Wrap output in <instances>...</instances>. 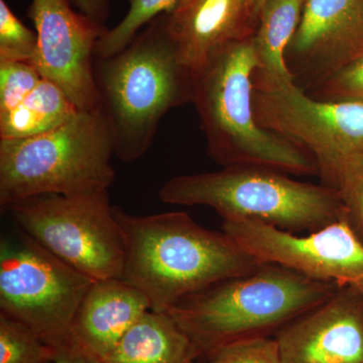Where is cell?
Returning a JSON list of instances; mask_svg holds the SVG:
<instances>
[{
  "mask_svg": "<svg viewBox=\"0 0 363 363\" xmlns=\"http://www.w3.org/2000/svg\"><path fill=\"white\" fill-rule=\"evenodd\" d=\"M114 214L125 240L121 279L145 294L152 311L168 312L182 298L262 264L186 212L133 215L114 206Z\"/></svg>",
  "mask_w": 363,
  "mask_h": 363,
  "instance_id": "obj_1",
  "label": "cell"
},
{
  "mask_svg": "<svg viewBox=\"0 0 363 363\" xmlns=\"http://www.w3.org/2000/svg\"><path fill=\"white\" fill-rule=\"evenodd\" d=\"M94 74L114 156L123 162L145 156L164 116L192 101L193 73L169 35L168 13L150 21L123 51L96 59Z\"/></svg>",
  "mask_w": 363,
  "mask_h": 363,
  "instance_id": "obj_2",
  "label": "cell"
},
{
  "mask_svg": "<svg viewBox=\"0 0 363 363\" xmlns=\"http://www.w3.org/2000/svg\"><path fill=\"white\" fill-rule=\"evenodd\" d=\"M339 286L262 262L250 274L182 298L167 313L205 357L226 344L278 333L328 300Z\"/></svg>",
  "mask_w": 363,
  "mask_h": 363,
  "instance_id": "obj_3",
  "label": "cell"
},
{
  "mask_svg": "<svg viewBox=\"0 0 363 363\" xmlns=\"http://www.w3.org/2000/svg\"><path fill=\"white\" fill-rule=\"evenodd\" d=\"M257 68L250 39L227 45L193 74L191 104L199 116L208 155L223 167L319 175L309 152L257 123L252 104V78Z\"/></svg>",
  "mask_w": 363,
  "mask_h": 363,
  "instance_id": "obj_4",
  "label": "cell"
},
{
  "mask_svg": "<svg viewBox=\"0 0 363 363\" xmlns=\"http://www.w3.org/2000/svg\"><path fill=\"white\" fill-rule=\"evenodd\" d=\"M159 196L166 204L212 208L223 221L262 222L292 233H312L344 218L342 200L333 189L259 167L173 177Z\"/></svg>",
  "mask_w": 363,
  "mask_h": 363,
  "instance_id": "obj_5",
  "label": "cell"
},
{
  "mask_svg": "<svg viewBox=\"0 0 363 363\" xmlns=\"http://www.w3.org/2000/svg\"><path fill=\"white\" fill-rule=\"evenodd\" d=\"M112 156L111 128L100 108L78 111L42 135L0 140V205L108 191L116 179Z\"/></svg>",
  "mask_w": 363,
  "mask_h": 363,
  "instance_id": "obj_6",
  "label": "cell"
},
{
  "mask_svg": "<svg viewBox=\"0 0 363 363\" xmlns=\"http://www.w3.org/2000/svg\"><path fill=\"white\" fill-rule=\"evenodd\" d=\"M252 104L262 128L309 152L321 184L340 198L363 173V104L323 101L294 81H277L255 73Z\"/></svg>",
  "mask_w": 363,
  "mask_h": 363,
  "instance_id": "obj_7",
  "label": "cell"
},
{
  "mask_svg": "<svg viewBox=\"0 0 363 363\" xmlns=\"http://www.w3.org/2000/svg\"><path fill=\"white\" fill-rule=\"evenodd\" d=\"M6 210L21 231L93 281L123 277L125 240L108 191L33 196Z\"/></svg>",
  "mask_w": 363,
  "mask_h": 363,
  "instance_id": "obj_8",
  "label": "cell"
},
{
  "mask_svg": "<svg viewBox=\"0 0 363 363\" xmlns=\"http://www.w3.org/2000/svg\"><path fill=\"white\" fill-rule=\"evenodd\" d=\"M95 281L21 230L0 243V313L58 350Z\"/></svg>",
  "mask_w": 363,
  "mask_h": 363,
  "instance_id": "obj_9",
  "label": "cell"
},
{
  "mask_svg": "<svg viewBox=\"0 0 363 363\" xmlns=\"http://www.w3.org/2000/svg\"><path fill=\"white\" fill-rule=\"evenodd\" d=\"M222 230L259 262L353 286L363 294V243L344 218L306 235L250 220H224Z\"/></svg>",
  "mask_w": 363,
  "mask_h": 363,
  "instance_id": "obj_10",
  "label": "cell"
},
{
  "mask_svg": "<svg viewBox=\"0 0 363 363\" xmlns=\"http://www.w3.org/2000/svg\"><path fill=\"white\" fill-rule=\"evenodd\" d=\"M28 16L38 35L33 65L59 86L79 111L100 108L95 49L104 25L76 11L71 0H32Z\"/></svg>",
  "mask_w": 363,
  "mask_h": 363,
  "instance_id": "obj_11",
  "label": "cell"
},
{
  "mask_svg": "<svg viewBox=\"0 0 363 363\" xmlns=\"http://www.w3.org/2000/svg\"><path fill=\"white\" fill-rule=\"evenodd\" d=\"M363 57V0H305L285 54L295 84L306 91Z\"/></svg>",
  "mask_w": 363,
  "mask_h": 363,
  "instance_id": "obj_12",
  "label": "cell"
},
{
  "mask_svg": "<svg viewBox=\"0 0 363 363\" xmlns=\"http://www.w3.org/2000/svg\"><path fill=\"white\" fill-rule=\"evenodd\" d=\"M283 363H363V294L339 286L276 334Z\"/></svg>",
  "mask_w": 363,
  "mask_h": 363,
  "instance_id": "obj_13",
  "label": "cell"
},
{
  "mask_svg": "<svg viewBox=\"0 0 363 363\" xmlns=\"http://www.w3.org/2000/svg\"><path fill=\"white\" fill-rule=\"evenodd\" d=\"M259 0H184L168 13V28L179 56L193 74L227 45L252 39Z\"/></svg>",
  "mask_w": 363,
  "mask_h": 363,
  "instance_id": "obj_14",
  "label": "cell"
},
{
  "mask_svg": "<svg viewBox=\"0 0 363 363\" xmlns=\"http://www.w3.org/2000/svg\"><path fill=\"white\" fill-rule=\"evenodd\" d=\"M150 310L145 294L124 279L95 281L76 313L67 342L104 359Z\"/></svg>",
  "mask_w": 363,
  "mask_h": 363,
  "instance_id": "obj_15",
  "label": "cell"
},
{
  "mask_svg": "<svg viewBox=\"0 0 363 363\" xmlns=\"http://www.w3.org/2000/svg\"><path fill=\"white\" fill-rule=\"evenodd\" d=\"M200 355L168 313L150 310L104 358V363H192Z\"/></svg>",
  "mask_w": 363,
  "mask_h": 363,
  "instance_id": "obj_16",
  "label": "cell"
},
{
  "mask_svg": "<svg viewBox=\"0 0 363 363\" xmlns=\"http://www.w3.org/2000/svg\"><path fill=\"white\" fill-rule=\"evenodd\" d=\"M305 0H267L252 38L259 68L255 73L277 81H294L285 54L302 18Z\"/></svg>",
  "mask_w": 363,
  "mask_h": 363,
  "instance_id": "obj_17",
  "label": "cell"
},
{
  "mask_svg": "<svg viewBox=\"0 0 363 363\" xmlns=\"http://www.w3.org/2000/svg\"><path fill=\"white\" fill-rule=\"evenodd\" d=\"M78 111L59 86L43 78L21 104L0 114V140L42 135L61 125Z\"/></svg>",
  "mask_w": 363,
  "mask_h": 363,
  "instance_id": "obj_18",
  "label": "cell"
},
{
  "mask_svg": "<svg viewBox=\"0 0 363 363\" xmlns=\"http://www.w3.org/2000/svg\"><path fill=\"white\" fill-rule=\"evenodd\" d=\"M184 0H128L130 9L116 26L106 28L95 49V58L106 59L123 51L150 21L171 13Z\"/></svg>",
  "mask_w": 363,
  "mask_h": 363,
  "instance_id": "obj_19",
  "label": "cell"
},
{
  "mask_svg": "<svg viewBox=\"0 0 363 363\" xmlns=\"http://www.w3.org/2000/svg\"><path fill=\"white\" fill-rule=\"evenodd\" d=\"M56 352L32 329L0 313V363H54Z\"/></svg>",
  "mask_w": 363,
  "mask_h": 363,
  "instance_id": "obj_20",
  "label": "cell"
},
{
  "mask_svg": "<svg viewBox=\"0 0 363 363\" xmlns=\"http://www.w3.org/2000/svg\"><path fill=\"white\" fill-rule=\"evenodd\" d=\"M38 35L18 20L6 0H0V63H33Z\"/></svg>",
  "mask_w": 363,
  "mask_h": 363,
  "instance_id": "obj_21",
  "label": "cell"
},
{
  "mask_svg": "<svg viewBox=\"0 0 363 363\" xmlns=\"http://www.w3.org/2000/svg\"><path fill=\"white\" fill-rule=\"evenodd\" d=\"M206 363H283L276 338L245 339L226 344L205 355Z\"/></svg>",
  "mask_w": 363,
  "mask_h": 363,
  "instance_id": "obj_22",
  "label": "cell"
},
{
  "mask_svg": "<svg viewBox=\"0 0 363 363\" xmlns=\"http://www.w3.org/2000/svg\"><path fill=\"white\" fill-rule=\"evenodd\" d=\"M42 79L33 64L0 63V114L21 104Z\"/></svg>",
  "mask_w": 363,
  "mask_h": 363,
  "instance_id": "obj_23",
  "label": "cell"
},
{
  "mask_svg": "<svg viewBox=\"0 0 363 363\" xmlns=\"http://www.w3.org/2000/svg\"><path fill=\"white\" fill-rule=\"evenodd\" d=\"M305 92L323 101L363 104V57Z\"/></svg>",
  "mask_w": 363,
  "mask_h": 363,
  "instance_id": "obj_24",
  "label": "cell"
},
{
  "mask_svg": "<svg viewBox=\"0 0 363 363\" xmlns=\"http://www.w3.org/2000/svg\"><path fill=\"white\" fill-rule=\"evenodd\" d=\"M341 200L344 204V219L363 243V173Z\"/></svg>",
  "mask_w": 363,
  "mask_h": 363,
  "instance_id": "obj_25",
  "label": "cell"
},
{
  "mask_svg": "<svg viewBox=\"0 0 363 363\" xmlns=\"http://www.w3.org/2000/svg\"><path fill=\"white\" fill-rule=\"evenodd\" d=\"M56 350L54 363H104L101 358L95 357L69 342H66Z\"/></svg>",
  "mask_w": 363,
  "mask_h": 363,
  "instance_id": "obj_26",
  "label": "cell"
},
{
  "mask_svg": "<svg viewBox=\"0 0 363 363\" xmlns=\"http://www.w3.org/2000/svg\"><path fill=\"white\" fill-rule=\"evenodd\" d=\"M78 11L91 20L104 25L109 16V0H71Z\"/></svg>",
  "mask_w": 363,
  "mask_h": 363,
  "instance_id": "obj_27",
  "label": "cell"
},
{
  "mask_svg": "<svg viewBox=\"0 0 363 363\" xmlns=\"http://www.w3.org/2000/svg\"><path fill=\"white\" fill-rule=\"evenodd\" d=\"M266 1L267 0H259V9H262V6H264V2Z\"/></svg>",
  "mask_w": 363,
  "mask_h": 363,
  "instance_id": "obj_28",
  "label": "cell"
},
{
  "mask_svg": "<svg viewBox=\"0 0 363 363\" xmlns=\"http://www.w3.org/2000/svg\"><path fill=\"white\" fill-rule=\"evenodd\" d=\"M192 363H206V362H192Z\"/></svg>",
  "mask_w": 363,
  "mask_h": 363,
  "instance_id": "obj_29",
  "label": "cell"
}]
</instances>
